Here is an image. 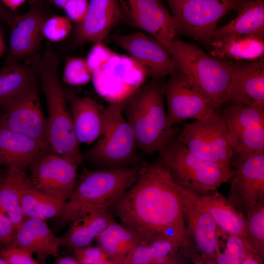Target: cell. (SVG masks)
I'll return each mask as SVG.
<instances>
[{
    "mask_svg": "<svg viewBox=\"0 0 264 264\" xmlns=\"http://www.w3.org/2000/svg\"><path fill=\"white\" fill-rule=\"evenodd\" d=\"M110 211L143 242L169 240L182 249L191 263L198 264L176 183L159 158L142 163L135 182Z\"/></svg>",
    "mask_w": 264,
    "mask_h": 264,
    "instance_id": "6da1fadb",
    "label": "cell"
},
{
    "mask_svg": "<svg viewBox=\"0 0 264 264\" xmlns=\"http://www.w3.org/2000/svg\"><path fill=\"white\" fill-rule=\"evenodd\" d=\"M59 61L55 53L47 50L41 56H34L28 64L40 81L46 99L48 113L47 141L52 152L78 165H82L84 158L80 143L59 80Z\"/></svg>",
    "mask_w": 264,
    "mask_h": 264,
    "instance_id": "7a4b0ae2",
    "label": "cell"
},
{
    "mask_svg": "<svg viewBox=\"0 0 264 264\" xmlns=\"http://www.w3.org/2000/svg\"><path fill=\"white\" fill-rule=\"evenodd\" d=\"M140 167L135 165L95 172L84 169L57 217L59 226L63 227L91 211L110 210L135 182Z\"/></svg>",
    "mask_w": 264,
    "mask_h": 264,
    "instance_id": "3957f363",
    "label": "cell"
},
{
    "mask_svg": "<svg viewBox=\"0 0 264 264\" xmlns=\"http://www.w3.org/2000/svg\"><path fill=\"white\" fill-rule=\"evenodd\" d=\"M163 85L145 83L127 101L123 113L131 127L137 147L153 154L175 140L179 132L167 125Z\"/></svg>",
    "mask_w": 264,
    "mask_h": 264,
    "instance_id": "277c9868",
    "label": "cell"
},
{
    "mask_svg": "<svg viewBox=\"0 0 264 264\" xmlns=\"http://www.w3.org/2000/svg\"><path fill=\"white\" fill-rule=\"evenodd\" d=\"M171 56L177 70L186 74L217 110L227 102L233 62L208 54L194 44L176 39Z\"/></svg>",
    "mask_w": 264,
    "mask_h": 264,
    "instance_id": "5b68a950",
    "label": "cell"
},
{
    "mask_svg": "<svg viewBox=\"0 0 264 264\" xmlns=\"http://www.w3.org/2000/svg\"><path fill=\"white\" fill-rule=\"evenodd\" d=\"M158 158L178 185L199 196L209 194L229 180L234 169L206 161L191 153L176 138L158 152Z\"/></svg>",
    "mask_w": 264,
    "mask_h": 264,
    "instance_id": "8992f818",
    "label": "cell"
},
{
    "mask_svg": "<svg viewBox=\"0 0 264 264\" xmlns=\"http://www.w3.org/2000/svg\"><path fill=\"white\" fill-rule=\"evenodd\" d=\"M126 101L105 107L104 132L86 154L89 160L104 169L127 167L138 161L133 131L123 116Z\"/></svg>",
    "mask_w": 264,
    "mask_h": 264,
    "instance_id": "52a82bcc",
    "label": "cell"
},
{
    "mask_svg": "<svg viewBox=\"0 0 264 264\" xmlns=\"http://www.w3.org/2000/svg\"><path fill=\"white\" fill-rule=\"evenodd\" d=\"M176 139L200 158L232 168L234 153L226 127L217 110L204 118L185 124Z\"/></svg>",
    "mask_w": 264,
    "mask_h": 264,
    "instance_id": "ba28073f",
    "label": "cell"
},
{
    "mask_svg": "<svg viewBox=\"0 0 264 264\" xmlns=\"http://www.w3.org/2000/svg\"><path fill=\"white\" fill-rule=\"evenodd\" d=\"M188 234L199 264H216L227 234L219 227L202 204L199 196L178 185Z\"/></svg>",
    "mask_w": 264,
    "mask_h": 264,
    "instance_id": "9c48e42d",
    "label": "cell"
},
{
    "mask_svg": "<svg viewBox=\"0 0 264 264\" xmlns=\"http://www.w3.org/2000/svg\"><path fill=\"white\" fill-rule=\"evenodd\" d=\"M38 82L37 78L0 102V126L47 141L48 121L42 109Z\"/></svg>",
    "mask_w": 264,
    "mask_h": 264,
    "instance_id": "30bf717a",
    "label": "cell"
},
{
    "mask_svg": "<svg viewBox=\"0 0 264 264\" xmlns=\"http://www.w3.org/2000/svg\"><path fill=\"white\" fill-rule=\"evenodd\" d=\"M176 23V34L207 43L218 22L237 10L240 0H167Z\"/></svg>",
    "mask_w": 264,
    "mask_h": 264,
    "instance_id": "8fae6325",
    "label": "cell"
},
{
    "mask_svg": "<svg viewBox=\"0 0 264 264\" xmlns=\"http://www.w3.org/2000/svg\"><path fill=\"white\" fill-rule=\"evenodd\" d=\"M149 77L145 70L130 56L114 53L92 73L96 93L108 103L128 100Z\"/></svg>",
    "mask_w": 264,
    "mask_h": 264,
    "instance_id": "7c38bea8",
    "label": "cell"
},
{
    "mask_svg": "<svg viewBox=\"0 0 264 264\" xmlns=\"http://www.w3.org/2000/svg\"><path fill=\"white\" fill-rule=\"evenodd\" d=\"M163 85L167 106V125L204 118L217 110L212 102L185 73L178 71Z\"/></svg>",
    "mask_w": 264,
    "mask_h": 264,
    "instance_id": "4fadbf2b",
    "label": "cell"
},
{
    "mask_svg": "<svg viewBox=\"0 0 264 264\" xmlns=\"http://www.w3.org/2000/svg\"><path fill=\"white\" fill-rule=\"evenodd\" d=\"M219 113L226 127L234 154L264 150V109L230 105Z\"/></svg>",
    "mask_w": 264,
    "mask_h": 264,
    "instance_id": "5bb4252c",
    "label": "cell"
},
{
    "mask_svg": "<svg viewBox=\"0 0 264 264\" xmlns=\"http://www.w3.org/2000/svg\"><path fill=\"white\" fill-rule=\"evenodd\" d=\"M119 2L121 19L151 35L170 54L176 39V23L162 0H119Z\"/></svg>",
    "mask_w": 264,
    "mask_h": 264,
    "instance_id": "9a60e30c",
    "label": "cell"
},
{
    "mask_svg": "<svg viewBox=\"0 0 264 264\" xmlns=\"http://www.w3.org/2000/svg\"><path fill=\"white\" fill-rule=\"evenodd\" d=\"M78 165L51 152L28 168L30 187L47 196L66 200L76 184Z\"/></svg>",
    "mask_w": 264,
    "mask_h": 264,
    "instance_id": "2e32d148",
    "label": "cell"
},
{
    "mask_svg": "<svg viewBox=\"0 0 264 264\" xmlns=\"http://www.w3.org/2000/svg\"><path fill=\"white\" fill-rule=\"evenodd\" d=\"M231 165L235 168L227 200L244 214L245 208L264 197V150L234 154Z\"/></svg>",
    "mask_w": 264,
    "mask_h": 264,
    "instance_id": "e0dca14e",
    "label": "cell"
},
{
    "mask_svg": "<svg viewBox=\"0 0 264 264\" xmlns=\"http://www.w3.org/2000/svg\"><path fill=\"white\" fill-rule=\"evenodd\" d=\"M111 39L145 70L148 76L158 79L177 71L170 53L151 36L136 32L128 35L114 34Z\"/></svg>",
    "mask_w": 264,
    "mask_h": 264,
    "instance_id": "ac0fdd59",
    "label": "cell"
},
{
    "mask_svg": "<svg viewBox=\"0 0 264 264\" xmlns=\"http://www.w3.org/2000/svg\"><path fill=\"white\" fill-rule=\"evenodd\" d=\"M228 101L231 105L264 109V57L233 62Z\"/></svg>",
    "mask_w": 264,
    "mask_h": 264,
    "instance_id": "d6986e66",
    "label": "cell"
},
{
    "mask_svg": "<svg viewBox=\"0 0 264 264\" xmlns=\"http://www.w3.org/2000/svg\"><path fill=\"white\" fill-rule=\"evenodd\" d=\"M121 19L119 0H89L86 15L74 31L75 44L102 42Z\"/></svg>",
    "mask_w": 264,
    "mask_h": 264,
    "instance_id": "ffe728a7",
    "label": "cell"
},
{
    "mask_svg": "<svg viewBox=\"0 0 264 264\" xmlns=\"http://www.w3.org/2000/svg\"><path fill=\"white\" fill-rule=\"evenodd\" d=\"M51 152L47 141L0 126V165L26 170L34 161Z\"/></svg>",
    "mask_w": 264,
    "mask_h": 264,
    "instance_id": "44dd1931",
    "label": "cell"
},
{
    "mask_svg": "<svg viewBox=\"0 0 264 264\" xmlns=\"http://www.w3.org/2000/svg\"><path fill=\"white\" fill-rule=\"evenodd\" d=\"M44 13L34 7L22 15H16L12 23L7 58L16 61L29 58L36 51L43 25L47 19Z\"/></svg>",
    "mask_w": 264,
    "mask_h": 264,
    "instance_id": "7402d4cb",
    "label": "cell"
},
{
    "mask_svg": "<svg viewBox=\"0 0 264 264\" xmlns=\"http://www.w3.org/2000/svg\"><path fill=\"white\" fill-rule=\"evenodd\" d=\"M69 100L74 129L79 143L90 144L103 134L106 125L105 107L88 97L65 92Z\"/></svg>",
    "mask_w": 264,
    "mask_h": 264,
    "instance_id": "603a6c76",
    "label": "cell"
},
{
    "mask_svg": "<svg viewBox=\"0 0 264 264\" xmlns=\"http://www.w3.org/2000/svg\"><path fill=\"white\" fill-rule=\"evenodd\" d=\"M11 245L36 254L39 264H45L49 256L56 258L60 246L59 238L54 235L45 220L27 217L18 227Z\"/></svg>",
    "mask_w": 264,
    "mask_h": 264,
    "instance_id": "cb8c5ba5",
    "label": "cell"
},
{
    "mask_svg": "<svg viewBox=\"0 0 264 264\" xmlns=\"http://www.w3.org/2000/svg\"><path fill=\"white\" fill-rule=\"evenodd\" d=\"M205 44L209 46V54L219 59L253 61L264 56V40L261 36L225 35Z\"/></svg>",
    "mask_w": 264,
    "mask_h": 264,
    "instance_id": "d4e9b609",
    "label": "cell"
},
{
    "mask_svg": "<svg viewBox=\"0 0 264 264\" xmlns=\"http://www.w3.org/2000/svg\"><path fill=\"white\" fill-rule=\"evenodd\" d=\"M114 220L110 210L90 212L70 222L67 232L59 238V244L73 249L89 245Z\"/></svg>",
    "mask_w": 264,
    "mask_h": 264,
    "instance_id": "484cf974",
    "label": "cell"
},
{
    "mask_svg": "<svg viewBox=\"0 0 264 264\" xmlns=\"http://www.w3.org/2000/svg\"><path fill=\"white\" fill-rule=\"evenodd\" d=\"M199 198L223 233L239 236L250 242L245 215L239 211L222 195L215 191Z\"/></svg>",
    "mask_w": 264,
    "mask_h": 264,
    "instance_id": "4316f807",
    "label": "cell"
},
{
    "mask_svg": "<svg viewBox=\"0 0 264 264\" xmlns=\"http://www.w3.org/2000/svg\"><path fill=\"white\" fill-rule=\"evenodd\" d=\"M191 263L182 249L166 239L139 243L122 264H184Z\"/></svg>",
    "mask_w": 264,
    "mask_h": 264,
    "instance_id": "83f0119b",
    "label": "cell"
},
{
    "mask_svg": "<svg viewBox=\"0 0 264 264\" xmlns=\"http://www.w3.org/2000/svg\"><path fill=\"white\" fill-rule=\"evenodd\" d=\"M29 182L26 170L6 167L0 172V212L9 218L17 229L25 218L19 192Z\"/></svg>",
    "mask_w": 264,
    "mask_h": 264,
    "instance_id": "f1b7e54d",
    "label": "cell"
},
{
    "mask_svg": "<svg viewBox=\"0 0 264 264\" xmlns=\"http://www.w3.org/2000/svg\"><path fill=\"white\" fill-rule=\"evenodd\" d=\"M237 10L238 16L228 24L217 28L210 35L208 42L214 37L225 35H255L264 37V0H241Z\"/></svg>",
    "mask_w": 264,
    "mask_h": 264,
    "instance_id": "f546056e",
    "label": "cell"
},
{
    "mask_svg": "<svg viewBox=\"0 0 264 264\" xmlns=\"http://www.w3.org/2000/svg\"><path fill=\"white\" fill-rule=\"evenodd\" d=\"M111 264H122L132 250L143 242L141 238L126 225L113 220L96 238Z\"/></svg>",
    "mask_w": 264,
    "mask_h": 264,
    "instance_id": "4dcf8cb0",
    "label": "cell"
},
{
    "mask_svg": "<svg viewBox=\"0 0 264 264\" xmlns=\"http://www.w3.org/2000/svg\"><path fill=\"white\" fill-rule=\"evenodd\" d=\"M19 196L25 217L44 220L58 217L66 201L34 190L30 187L29 182L21 188Z\"/></svg>",
    "mask_w": 264,
    "mask_h": 264,
    "instance_id": "1f68e13d",
    "label": "cell"
},
{
    "mask_svg": "<svg viewBox=\"0 0 264 264\" xmlns=\"http://www.w3.org/2000/svg\"><path fill=\"white\" fill-rule=\"evenodd\" d=\"M29 64L7 58L0 70V102L10 97L37 79Z\"/></svg>",
    "mask_w": 264,
    "mask_h": 264,
    "instance_id": "d6a6232c",
    "label": "cell"
},
{
    "mask_svg": "<svg viewBox=\"0 0 264 264\" xmlns=\"http://www.w3.org/2000/svg\"><path fill=\"white\" fill-rule=\"evenodd\" d=\"M243 213L246 215L249 241L255 252L264 259V197L247 206Z\"/></svg>",
    "mask_w": 264,
    "mask_h": 264,
    "instance_id": "836d02e7",
    "label": "cell"
},
{
    "mask_svg": "<svg viewBox=\"0 0 264 264\" xmlns=\"http://www.w3.org/2000/svg\"><path fill=\"white\" fill-rule=\"evenodd\" d=\"M225 241L216 264H242L249 253H256L249 242L239 236L227 235Z\"/></svg>",
    "mask_w": 264,
    "mask_h": 264,
    "instance_id": "e575fe53",
    "label": "cell"
},
{
    "mask_svg": "<svg viewBox=\"0 0 264 264\" xmlns=\"http://www.w3.org/2000/svg\"><path fill=\"white\" fill-rule=\"evenodd\" d=\"M91 76L86 60L80 57L67 59L63 75L64 82L72 86H83L91 80Z\"/></svg>",
    "mask_w": 264,
    "mask_h": 264,
    "instance_id": "d590c367",
    "label": "cell"
},
{
    "mask_svg": "<svg viewBox=\"0 0 264 264\" xmlns=\"http://www.w3.org/2000/svg\"><path fill=\"white\" fill-rule=\"evenodd\" d=\"M71 21L62 16L47 18L42 29V35L52 42H60L66 39L71 30Z\"/></svg>",
    "mask_w": 264,
    "mask_h": 264,
    "instance_id": "8d00e7d4",
    "label": "cell"
},
{
    "mask_svg": "<svg viewBox=\"0 0 264 264\" xmlns=\"http://www.w3.org/2000/svg\"><path fill=\"white\" fill-rule=\"evenodd\" d=\"M73 250L74 256L79 264H111L108 256L99 246L90 244Z\"/></svg>",
    "mask_w": 264,
    "mask_h": 264,
    "instance_id": "74e56055",
    "label": "cell"
},
{
    "mask_svg": "<svg viewBox=\"0 0 264 264\" xmlns=\"http://www.w3.org/2000/svg\"><path fill=\"white\" fill-rule=\"evenodd\" d=\"M32 255V253L12 245L0 246V257L7 264H39Z\"/></svg>",
    "mask_w": 264,
    "mask_h": 264,
    "instance_id": "f35d334b",
    "label": "cell"
},
{
    "mask_svg": "<svg viewBox=\"0 0 264 264\" xmlns=\"http://www.w3.org/2000/svg\"><path fill=\"white\" fill-rule=\"evenodd\" d=\"M114 52L102 42L95 43L88 52L86 61L92 73L104 65Z\"/></svg>",
    "mask_w": 264,
    "mask_h": 264,
    "instance_id": "ab89813d",
    "label": "cell"
},
{
    "mask_svg": "<svg viewBox=\"0 0 264 264\" xmlns=\"http://www.w3.org/2000/svg\"><path fill=\"white\" fill-rule=\"evenodd\" d=\"M88 6V0H69L62 9L70 21L78 23L85 17Z\"/></svg>",
    "mask_w": 264,
    "mask_h": 264,
    "instance_id": "60d3db41",
    "label": "cell"
},
{
    "mask_svg": "<svg viewBox=\"0 0 264 264\" xmlns=\"http://www.w3.org/2000/svg\"><path fill=\"white\" fill-rule=\"evenodd\" d=\"M17 229L9 218L0 212V246H8L12 243Z\"/></svg>",
    "mask_w": 264,
    "mask_h": 264,
    "instance_id": "b9f144b4",
    "label": "cell"
},
{
    "mask_svg": "<svg viewBox=\"0 0 264 264\" xmlns=\"http://www.w3.org/2000/svg\"><path fill=\"white\" fill-rule=\"evenodd\" d=\"M16 15L7 9L0 2V20L10 25Z\"/></svg>",
    "mask_w": 264,
    "mask_h": 264,
    "instance_id": "7bdbcfd3",
    "label": "cell"
},
{
    "mask_svg": "<svg viewBox=\"0 0 264 264\" xmlns=\"http://www.w3.org/2000/svg\"><path fill=\"white\" fill-rule=\"evenodd\" d=\"M26 0H0V2L11 11L16 10Z\"/></svg>",
    "mask_w": 264,
    "mask_h": 264,
    "instance_id": "ee69618b",
    "label": "cell"
},
{
    "mask_svg": "<svg viewBox=\"0 0 264 264\" xmlns=\"http://www.w3.org/2000/svg\"><path fill=\"white\" fill-rule=\"evenodd\" d=\"M54 264H79L74 256H59L56 258Z\"/></svg>",
    "mask_w": 264,
    "mask_h": 264,
    "instance_id": "f6af8a7d",
    "label": "cell"
},
{
    "mask_svg": "<svg viewBox=\"0 0 264 264\" xmlns=\"http://www.w3.org/2000/svg\"><path fill=\"white\" fill-rule=\"evenodd\" d=\"M5 49V45L3 39V32L0 24V57L4 52Z\"/></svg>",
    "mask_w": 264,
    "mask_h": 264,
    "instance_id": "bcb514c9",
    "label": "cell"
},
{
    "mask_svg": "<svg viewBox=\"0 0 264 264\" xmlns=\"http://www.w3.org/2000/svg\"><path fill=\"white\" fill-rule=\"evenodd\" d=\"M56 6L63 8L65 4L69 0H50Z\"/></svg>",
    "mask_w": 264,
    "mask_h": 264,
    "instance_id": "7dc6e473",
    "label": "cell"
},
{
    "mask_svg": "<svg viewBox=\"0 0 264 264\" xmlns=\"http://www.w3.org/2000/svg\"><path fill=\"white\" fill-rule=\"evenodd\" d=\"M0 264H7V263L0 257Z\"/></svg>",
    "mask_w": 264,
    "mask_h": 264,
    "instance_id": "c3c4849f",
    "label": "cell"
},
{
    "mask_svg": "<svg viewBox=\"0 0 264 264\" xmlns=\"http://www.w3.org/2000/svg\"></svg>",
    "mask_w": 264,
    "mask_h": 264,
    "instance_id": "681fc988",
    "label": "cell"
}]
</instances>
